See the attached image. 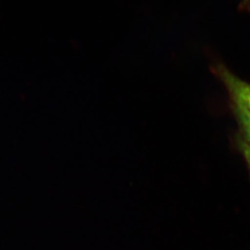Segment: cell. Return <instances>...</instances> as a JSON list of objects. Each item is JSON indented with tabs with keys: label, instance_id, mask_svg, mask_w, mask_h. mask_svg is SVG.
I'll use <instances>...</instances> for the list:
<instances>
[{
	"label": "cell",
	"instance_id": "7a4b0ae2",
	"mask_svg": "<svg viewBox=\"0 0 250 250\" xmlns=\"http://www.w3.org/2000/svg\"><path fill=\"white\" fill-rule=\"evenodd\" d=\"M237 146L239 150L243 155L250 171V145L246 143L245 141L241 139V137H237Z\"/></svg>",
	"mask_w": 250,
	"mask_h": 250
},
{
	"label": "cell",
	"instance_id": "6da1fadb",
	"mask_svg": "<svg viewBox=\"0 0 250 250\" xmlns=\"http://www.w3.org/2000/svg\"><path fill=\"white\" fill-rule=\"evenodd\" d=\"M213 71L228 91L238 123L250 125V83L241 79L221 62L214 65Z\"/></svg>",
	"mask_w": 250,
	"mask_h": 250
},
{
	"label": "cell",
	"instance_id": "3957f363",
	"mask_svg": "<svg viewBox=\"0 0 250 250\" xmlns=\"http://www.w3.org/2000/svg\"><path fill=\"white\" fill-rule=\"evenodd\" d=\"M241 128V138L246 143L250 145V125L245 123H239Z\"/></svg>",
	"mask_w": 250,
	"mask_h": 250
},
{
	"label": "cell",
	"instance_id": "277c9868",
	"mask_svg": "<svg viewBox=\"0 0 250 250\" xmlns=\"http://www.w3.org/2000/svg\"><path fill=\"white\" fill-rule=\"evenodd\" d=\"M243 2L245 4H250V0H243Z\"/></svg>",
	"mask_w": 250,
	"mask_h": 250
}]
</instances>
